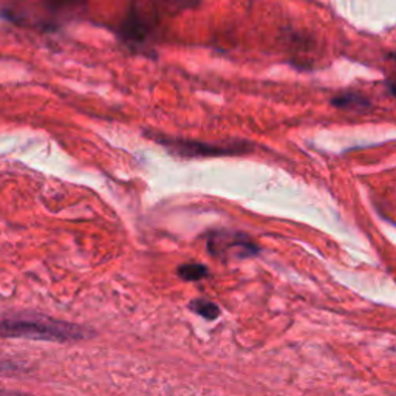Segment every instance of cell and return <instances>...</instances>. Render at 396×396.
Returning a JSON list of instances; mask_svg holds the SVG:
<instances>
[{"mask_svg":"<svg viewBox=\"0 0 396 396\" xmlns=\"http://www.w3.org/2000/svg\"><path fill=\"white\" fill-rule=\"evenodd\" d=\"M89 336V328L42 314H0V338L73 342Z\"/></svg>","mask_w":396,"mask_h":396,"instance_id":"cell-1","label":"cell"},{"mask_svg":"<svg viewBox=\"0 0 396 396\" xmlns=\"http://www.w3.org/2000/svg\"><path fill=\"white\" fill-rule=\"evenodd\" d=\"M160 144L167 147L172 153L183 158H201V157H220V155H237L246 152V143H231V144H211L200 143V141L178 139V138H157Z\"/></svg>","mask_w":396,"mask_h":396,"instance_id":"cell-2","label":"cell"},{"mask_svg":"<svg viewBox=\"0 0 396 396\" xmlns=\"http://www.w3.org/2000/svg\"><path fill=\"white\" fill-rule=\"evenodd\" d=\"M223 251H239V256L250 257L256 256L259 252V248L256 243H252L245 234H212L209 237V252H212L214 256H218V254Z\"/></svg>","mask_w":396,"mask_h":396,"instance_id":"cell-3","label":"cell"},{"mask_svg":"<svg viewBox=\"0 0 396 396\" xmlns=\"http://www.w3.org/2000/svg\"><path fill=\"white\" fill-rule=\"evenodd\" d=\"M121 35H123L126 42L132 45L144 44L149 37L150 24L147 22V17L139 11L138 6H133L124 19L123 26H121Z\"/></svg>","mask_w":396,"mask_h":396,"instance_id":"cell-4","label":"cell"},{"mask_svg":"<svg viewBox=\"0 0 396 396\" xmlns=\"http://www.w3.org/2000/svg\"><path fill=\"white\" fill-rule=\"evenodd\" d=\"M332 104L342 110L364 112L372 107V103L362 93L358 92H344L332 99Z\"/></svg>","mask_w":396,"mask_h":396,"instance_id":"cell-5","label":"cell"},{"mask_svg":"<svg viewBox=\"0 0 396 396\" xmlns=\"http://www.w3.org/2000/svg\"><path fill=\"white\" fill-rule=\"evenodd\" d=\"M178 276L187 282H197L209 276V270L201 264H184L178 268Z\"/></svg>","mask_w":396,"mask_h":396,"instance_id":"cell-6","label":"cell"},{"mask_svg":"<svg viewBox=\"0 0 396 396\" xmlns=\"http://www.w3.org/2000/svg\"><path fill=\"white\" fill-rule=\"evenodd\" d=\"M191 308L197 314H200L201 318H205L207 320H214L220 316V308L211 300L196 299L193 302H191Z\"/></svg>","mask_w":396,"mask_h":396,"instance_id":"cell-7","label":"cell"},{"mask_svg":"<svg viewBox=\"0 0 396 396\" xmlns=\"http://www.w3.org/2000/svg\"><path fill=\"white\" fill-rule=\"evenodd\" d=\"M15 370H17V367L12 365L11 362H0V375H8Z\"/></svg>","mask_w":396,"mask_h":396,"instance_id":"cell-8","label":"cell"}]
</instances>
